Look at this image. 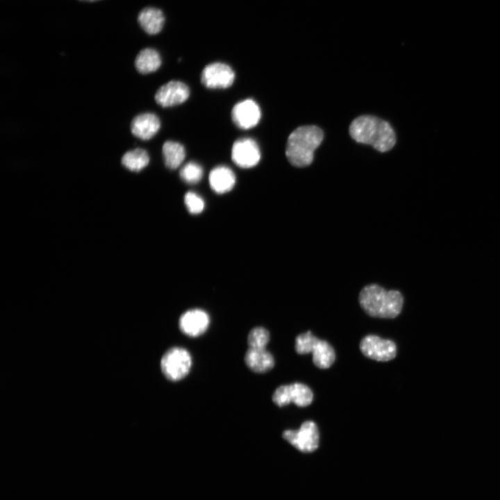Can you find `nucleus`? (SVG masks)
<instances>
[{
	"label": "nucleus",
	"mask_w": 500,
	"mask_h": 500,
	"mask_svg": "<svg viewBox=\"0 0 500 500\" xmlns=\"http://www.w3.org/2000/svg\"><path fill=\"white\" fill-rule=\"evenodd\" d=\"M162 155L165 166L170 169H175L184 160L185 151L181 144L169 140L163 144Z\"/></svg>",
	"instance_id": "6ab92c4d"
},
{
	"label": "nucleus",
	"mask_w": 500,
	"mask_h": 500,
	"mask_svg": "<svg viewBox=\"0 0 500 500\" xmlns=\"http://www.w3.org/2000/svg\"><path fill=\"white\" fill-rule=\"evenodd\" d=\"M313 399V393L306 385L294 383L283 385L276 389L273 395V402L279 407L294 403L299 407L309 406Z\"/></svg>",
	"instance_id": "0eeeda50"
},
{
	"label": "nucleus",
	"mask_w": 500,
	"mask_h": 500,
	"mask_svg": "<svg viewBox=\"0 0 500 500\" xmlns=\"http://www.w3.org/2000/svg\"><path fill=\"white\" fill-rule=\"evenodd\" d=\"M137 21L140 27L148 35L159 33L165 24L162 11L155 7H145L138 13Z\"/></svg>",
	"instance_id": "2eb2a0df"
},
{
	"label": "nucleus",
	"mask_w": 500,
	"mask_h": 500,
	"mask_svg": "<svg viewBox=\"0 0 500 500\" xmlns=\"http://www.w3.org/2000/svg\"><path fill=\"white\" fill-rule=\"evenodd\" d=\"M283 438L290 444L303 453H311L319 446V433L316 424L306 421L299 430H286Z\"/></svg>",
	"instance_id": "423d86ee"
},
{
	"label": "nucleus",
	"mask_w": 500,
	"mask_h": 500,
	"mask_svg": "<svg viewBox=\"0 0 500 500\" xmlns=\"http://www.w3.org/2000/svg\"><path fill=\"white\" fill-rule=\"evenodd\" d=\"M260 151L257 142L251 138L236 140L232 147L231 158L233 162L242 168L256 166L260 160Z\"/></svg>",
	"instance_id": "9d476101"
},
{
	"label": "nucleus",
	"mask_w": 500,
	"mask_h": 500,
	"mask_svg": "<svg viewBox=\"0 0 500 500\" xmlns=\"http://www.w3.org/2000/svg\"><path fill=\"white\" fill-rule=\"evenodd\" d=\"M78 1H83V2H95V1H100V0H78Z\"/></svg>",
	"instance_id": "b1692460"
},
{
	"label": "nucleus",
	"mask_w": 500,
	"mask_h": 500,
	"mask_svg": "<svg viewBox=\"0 0 500 500\" xmlns=\"http://www.w3.org/2000/svg\"><path fill=\"white\" fill-rule=\"evenodd\" d=\"M160 65V56L156 49L152 48L142 49L135 60L136 69L144 74L156 72Z\"/></svg>",
	"instance_id": "a211bd4d"
},
{
	"label": "nucleus",
	"mask_w": 500,
	"mask_h": 500,
	"mask_svg": "<svg viewBox=\"0 0 500 500\" xmlns=\"http://www.w3.org/2000/svg\"><path fill=\"white\" fill-rule=\"evenodd\" d=\"M269 338V333L266 328L255 327L250 331L247 337L249 348L265 349Z\"/></svg>",
	"instance_id": "4be33fe9"
},
{
	"label": "nucleus",
	"mask_w": 500,
	"mask_h": 500,
	"mask_svg": "<svg viewBox=\"0 0 500 500\" xmlns=\"http://www.w3.org/2000/svg\"><path fill=\"white\" fill-rule=\"evenodd\" d=\"M184 203L190 213L197 215L201 213L205 207L203 199L194 192H188L184 196Z\"/></svg>",
	"instance_id": "5701e85b"
},
{
	"label": "nucleus",
	"mask_w": 500,
	"mask_h": 500,
	"mask_svg": "<svg viewBox=\"0 0 500 500\" xmlns=\"http://www.w3.org/2000/svg\"><path fill=\"white\" fill-rule=\"evenodd\" d=\"M235 79V73L230 66L222 62L206 65L201 74L202 84L210 89L227 88Z\"/></svg>",
	"instance_id": "1a4fd4ad"
},
{
	"label": "nucleus",
	"mask_w": 500,
	"mask_h": 500,
	"mask_svg": "<svg viewBox=\"0 0 500 500\" xmlns=\"http://www.w3.org/2000/svg\"><path fill=\"white\" fill-rule=\"evenodd\" d=\"M349 134L357 142L369 144L380 152L393 148L396 135L386 121L372 115H362L354 119L349 126Z\"/></svg>",
	"instance_id": "f257e3e1"
},
{
	"label": "nucleus",
	"mask_w": 500,
	"mask_h": 500,
	"mask_svg": "<svg viewBox=\"0 0 500 500\" xmlns=\"http://www.w3.org/2000/svg\"><path fill=\"white\" fill-rule=\"evenodd\" d=\"M358 301L361 308L369 316L393 319L401 313L403 297L399 290H386L372 283L361 290Z\"/></svg>",
	"instance_id": "f03ea898"
},
{
	"label": "nucleus",
	"mask_w": 500,
	"mask_h": 500,
	"mask_svg": "<svg viewBox=\"0 0 500 500\" xmlns=\"http://www.w3.org/2000/svg\"><path fill=\"white\" fill-rule=\"evenodd\" d=\"M210 324V317L203 310L190 309L182 314L178 326L183 333L190 337H198L204 333Z\"/></svg>",
	"instance_id": "f8f14e48"
},
{
	"label": "nucleus",
	"mask_w": 500,
	"mask_h": 500,
	"mask_svg": "<svg viewBox=\"0 0 500 500\" xmlns=\"http://www.w3.org/2000/svg\"><path fill=\"white\" fill-rule=\"evenodd\" d=\"M190 95L188 87L178 81H171L162 85L155 94L156 103L162 107H171L185 101Z\"/></svg>",
	"instance_id": "ddd939ff"
},
{
	"label": "nucleus",
	"mask_w": 500,
	"mask_h": 500,
	"mask_svg": "<svg viewBox=\"0 0 500 500\" xmlns=\"http://www.w3.org/2000/svg\"><path fill=\"white\" fill-rule=\"evenodd\" d=\"M192 357L188 350L180 347L169 349L160 360V367L164 376L172 381L184 378L192 367Z\"/></svg>",
	"instance_id": "39448f33"
},
{
	"label": "nucleus",
	"mask_w": 500,
	"mask_h": 500,
	"mask_svg": "<svg viewBox=\"0 0 500 500\" xmlns=\"http://www.w3.org/2000/svg\"><path fill=\"white\" fill-rule=\"evenodd\" d=\"M362 354L374 360L386 362L394 359L397 354L395 343L375 335L364 337L360 342Z\"/></svg>",
	"instance_id": "6e6552de"
},
{
	"label": "nucleus",
	"mask_w": 500,
	"mask_h": 500,
	"mask_svg": "<svg viewBox=\"0 0 500 500\" xmlns=\"http://www.w3.org/2000/svg\"><path fill=\"white\" fill-rule=\"evenodd\" d=\"M294 349L301 355L312 353L314 365L320 369L329 368L335 360V353L331 345L326 340L314 336L310 331L297 336Z\"/></svg>",
	"instance_id": "20e7f679"
},
{
	"label": "nucleus",
	"mask_w": 500,
	"mask_h": 500,
	"mask_svg": "<svg viewBox=\"0 0 500 500\" xmlns=\"http://www.w3.org/2000/svg\"><path fill=\"white\" fill-rule=\"evenodd\" d=\"M231 117L238 127L249 129L258 124L261 117V111L256 101L248 99L234 106L231 111Z\"/></svg>",
	"instance_id": "9b49d317"
},
{
	"label": "nucleus",
	"mask_w": 500,
	"mask_h": 500,
	"mask_svg": "<svg viewBox=\"0 0 500 500\" xmlns=\"http://www.w3.org/2000/svg\"><path fill=\"white\" fill-rule=\"evenodd\" d=\"M247 366L256 373H265L274 366L272 354L265 349L249 348L244 356Z\"/></svg>",
	"instance_id": "f3484780"
},
{
	"label": "nucleus",
	"mask_w": 500,
	"mask_h": 500,
	"mask_svg": "<svg viewBox=\"0 0 500 500\" xmlns=\"http://www.w3.org/2000/svg\"><path fill=\"white\" fill-rule=\"evenodd\" d=\"M211 189L217 194H224L233 189L235 183L234 172L228 167L220 165L213 168L208 176Z\"/></svg>",
	"instance_id": "dca6fc26"
},
{
	"label": "nucleus",
	"mask_w": 500,
	"mask_h": 500,
	"mask_svg": "<svg viewBox=\"0 0 500 500\" xmlns=\"http://www.w3.org/2000/svg\"><path fill=\"white\" fill-rule=\"evenodd\" d=\"M160 122L153 113L146 112L135 117L131 124V131L133 135L147 140L152 138L159 131Z\"/></svg>",
	"instance_id": "4468645a"
},
{
	"label": "nucleus",
	"mask_w": 500,
	"mask_h": 500,
	"mask_svg": "<svg viewBox=\"0 0 500 500\" xmlns=\"http://www.w3.org/2000/svg\"><path fill=\"white\" fill-rule=\"evenodd\" d=\"M203 168L196 162L186 163L180 170V177L186 183H199L203 176Z\"/></svg>",
	"instance_id": "412c9836"
},
{
	"label": "nucleus",
	"mask_w": 500,
	"mask_h": 500,
	"mask_svg": "<svg viewBox=\"0 0 500 500\" xmlns=\"http://www.w3.org/2000/svg\"><path fill=\"white\" fill-rule=\"evenodd\" d=\"M149 162L147 152L142 149H135L126 152L122 158V165L132 172H140Z\"/></svg>",
	"instance_id": "aec40b11"
},
{
	"label": "nucleus",
	"mask_w": 500,
	"mask_h": 500,
	"mask_svg": "<svg viewBox=\"0 0 500 500\" xmlns=\"http://www.w3.org/2000/svg\"><path fill=\"white\" fill-rule=\"evenodd\" d=\"M322 130L315 125L297 128L289 135L285 147V155L290 163L297 167L310 165L315 150L323 140Z\"/></svg>",
	"instance_id": "7ed1b4c3"
}]
</instances>
